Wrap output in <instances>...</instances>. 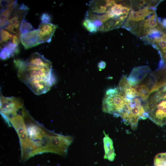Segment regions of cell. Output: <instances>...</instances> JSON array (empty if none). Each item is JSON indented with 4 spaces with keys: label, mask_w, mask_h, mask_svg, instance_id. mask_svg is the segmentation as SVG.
<instances>
[{
    "label": "cell",
    "mask_w": 166,
    "mask_h": 166,
    "mask_svg": "<svg viewBox=\"0 0 166 166\" xmlns=\"http://www.w3.org/2000/svg\"><path fill=\"white\" fill-rule=\"evenodd\" d=\"M12 56H13L9 48L6 46H4L3 48L2 49L0 52L1 59L5 60Z\"/></svg>",
    "instance_id": "d6986e66"
},
{
    "label": "cell",
    "mask_w": 166,
    "mask_h": 166,
    "mask_svg": "<svg viewBox=\"0 0 166 166\" xmlns=\"http://www.w3.org/2000/svg\"><path fill=\"white\" fill-rule=\"evenodd\" d=\"M29 10L28 7L24 4H18L10 16L9 20L10 23L19 29Z\"/></svg>",
    "instance_id": "30bf717a"
},
{
    "label": "cell",
    "mask_w": 166,
    "mask_h": 166,
    "mask_svg": "<svg viewBox=\"0 0 166 166\" xmlns=\"http://www.w3.org/2000/svg\"><path fill=\"white\" fill-rule=\"evenodd\" d=\"M51 16L47 13H44L41 15V20L42 22L44 23H50L51 21Z\"/></svg>",
    "instance_id": "603a6c76"
},
{
    "label": "cell",
    "mask_w": 166,
    "mask_h": 166,
    "mask_svg": "<svg viewBox=\"0 0 166 166\" xmlns=\"http://www.w3.org/2000/svg\"><path fill=\"white\" fill-rule=\"evenodd\" d=\"M123 94L118 87L108 90L102 101V110L115 116L122 117L128 111L131 100Z\"/></svg>",
    "instance_id": "5b68a950"
},
{
    "label": "cell",
    "mask_w": 166,
    "mask_h": 166,
    "mask_svg": "<svg viewBox=\"0 0 166 166\" xmlns=\"http://www.w3.org/2000/svg\"><path fill=\"white\" fill-rule=\"evenodd\" d=\"M25 61L35 65L52 68L51 62L43 55L37 52L32 53Z\"/></svg>",
    "instance_id": "7c38bea8"
},
{
    "label": "cell",
    "mask_w": 166,
    "mask_h": 166,
    "mask_svg": "<svg viewBox=\"0 0 166 166\" xmlns=\"http://www.w3.org/2000/svg\"><path fill=\"white\" fill-rule=\"evenodd\" d=\"M38 34V29H37L21 34V42L25 49L31 48L40 44Z\"/></svg>",
    "instance_id": "8fae6325"
},
{
    "label": "cell",
    "mask_w": 166,
    "mask_h": 166,
    "mask_svg": "<svg viewBox=\"0 0 166 166\" xmlns=\"http://www.w3.org/2000/svg\"><path fill=\"white\" fill-rule=\"evenodd\" d=\"M10 33L5 29H1L0 31V37H1V43L2 44L3 43H5L4 46L8 42L7 41L9 39V37Z\"/></svg>",
    "instance_id": "44dd1931"
},
{
    "label": "cell",
    "mask_w": 166,
    "mask_h": 166,
    "mask_svg": "<svg viewBox=\"0 0 166 166\" xmlns=\"http://www.w3.org/2000/svg\"><path fill=\"white\" fill-rule=\"evenodd\" d=\"M4 28L5 29L14 34L15 35L20 38L21 33L19 28L15 27L10 24H9Z\"/></svg>",
    "instance_id": "7402d4cb"
},
{
    "label": "cell",
    "mask_w": 166,
    "mask_h": 166,
    "mask_svg": "<svg viewBox=\"0 0 166 166\" xmlns=\"http://www.w3.org/2000/svg\"><path fill=\"white\" fill-rule=\"evenodd\" d=\"M57 26L53 24L41 22L38 29V39L40 43H49L51 40Z\"/></svg>",
    "instance_id": "9c48e42d"
},
{
    "label": "cell",
    "mask_w": 166,
    "mask_h": 166,
    "mask_svg": "<svg viewBox=\"0 0 166 166\" xmlns=\"http://www.w3.org/2000/svg\"><path fill=\"white\" fill-rule=\"evenodd\" d=\"M5 46H7L10 50L13 56H14L15 54H18L19 52L18 46L14 44L11 42H8Z\"/></svg>",
    "instance_id": "ffe728a7"
},
{
    "label": "cell",
    "mask_w": 166,
    "mask_h": 166,
    "mask_svg": "<svg viewBox=\"0 0 166 166\" xmlns=\"http://www.w3.org/2000/svg\"><path fill=\"white\" fill-rule=\"evenodd\" d=\"M151 72L148 66L143 65L133 68L127 77L130 85L132 87L141 83Z\"/></svg>",
    "instance_id": "ba28073f"
},
{
    "label": "cell",
    "mask_w": 166,
    "mask_h": 166,
    "mask_svg": "<svg viewBox=\"0 0 166 166\" xmlns=\"http://www.w3.org/2000/svg\"><path fill=\"white\" fill-rule=\"evenodd\" d=\"M17 2L16 0H0V12L4 11Z\"/></svg>",
    "instance_id": "e0dca14e"
},
{
    "label": "cell",
    "mask_w": 166,
    "mask_h": 166,
    "mask_svg": "<svg viewBox=\"0 0 166 166\" xmlns=\"http://www.w3.org/2000/svg\"><path fill=\"white\" fill-rule=\"evenodd\" d=\"M14 63L18 68V78L27 86L42 82L52 85L55 83L52 68L34 65L19 60H15Z\"/></svg>",
    "instance_id": "3957f363"
},
{
    "label": "cell",
    "mask_w": 166,
    "mask_h": 166,
    "mask_svg": "<svg viewBox=\"0 0 166 166\" xmlns=\"http://www.w3.org/2000/svg\"><path fill=\"white\" fill-rule=\"evenodd\" d=\"M83 25L87 30L91 33H96L98 30L93 22L89 20L85 19Z\"/></svg>",
    "instance_id": "ac0fdd59"
},
{
    "label": "cell",
    "mask_w": 166,
    "mask_h": 166,
    "mask_svg": "<svg viewBox=\"0 0 166 166\" xmlns=\"http://www.w3.org/2000/svg\"><path fill=\"white\" fill-rule=\"evenodd\" d=\"M131 5V1H90L85 19L92 22L98 30L109 31L122 27L128 17Z\"/></svg>",
    "instance_id": "6da1fadb"
},
{
    "label": "cell",
    "mask_w": 166,
    "mask_h": 166,
    "mask_svg": "<svg viewBox=\"0 0 166 166\" xmlns=\"http://www.w3.org/2000/svg\"><path fill=\"white\" fill-rule=\"evenodd\" d=\"M143 106L151 121L160 126L166 125V87L151 94Z\"/></svg>",
    "instance_id": "277c9868"
},
{
    "label": "cell",
    "mask_w": 166,
    "mask_h": 166,
    "mask_svg": "<svg viewBox=\"0 0 166 166\" xmlns=\"http://www.w3.org/2000/svg\"><path fill=\"white\" fill-rule=\"evenodd\" d=\"M49 152L64 156L67 154L68 148L72 143L73 138L53 132L49 135Z\"/></svg>",
    "instance_id": "8992f818"
},
{
    "label": "cell",
    "mask_w": 166,
    "mask_h": 166,
    "mask_svg": "<svg viewBox=\"0 0 166 166\" xmlns=\"http://www.w3.org/2000/svg\"><path fill=\"white\" fill-rule=\"evenodd\" d=\"M122 27L147 42L164 26L159 20L156 7L149 0L135 1Z\"/></svg>",
    "instance_id": "7a4b0ae2"
},
{
    "label": "cell",
    "mask_w": 166,
    "mask_h": 166,
    "mask_svg": "<svg viewBox=\"0 0 166 166\" xmlns=\"http://www.w3.org/2000/svg\"><path fill=\"white\" fill-rule=\"evenodd\" d=\"M105 63L104 61H101L99 63V67L100 68L101 67V68H104L105 67Z\"/></svg>",
    "instance_id": "d4e9b609"
},
{
    "label": "cell",
    "mask_w": 166,
    "mask_h": 166,
    "mask_svg": "<svg viewBox=\"0 0 166 166\" xmlns=\"http://www.w3.org/2000/svg\"><path fill=\"white\" fill-rule=\"evenodd\" d=\"M24 106L22 100L14 97H7L0 95V113L7 118L16 115L20 109Z\"/></svg>",
    "instance_id": "52a82bcc"
},
{
    "label": "cell",
    "mask_w": 166,
    "mask_h": 166,
    "mask_svg": "<svg viewBox=\"0 0 166 166\" xmlns=\"http://www.w3.org/2000/svg\"><path fill=\"white\" fill-rule=\"evenodd\" d=\"M103 132L105 136L103 139L105 152L104 158L112 161L114 160L116 156L113 142L104 131H103Z\"/></svg>",
    "instance_id": "4fadbf2b"
},
{
    "label": "cell",
    "mask_w": 166,
    "mask_h": 166,
    "mask_svg": "<svg viewBox=\"0 0 166 166\" xmlns=\"http://www.w3.org/2000/svg\"><path fill=\"white\" fill-rule=\"evenodd\" d=\"M18 4L17 2L12 6L1 13L0 17V28L2 29L10 24L9 20L14 9Z\"/></svg>",
    "instance_id": "5bb4252c"
},
{
    "label": "cell",
    "mask_w": 166,
    "mask_h": 166,
    "mask_svg": "<svg viewBox=\"0 0 166 166\" xmlns=\"http://www.w3.org/2000/svg\"><path fill=\"white\" fill-rule=\"evenodd\" d=\"M154 166H166V152L157 154L154 160Z\"/></svg>",
    "instance_id": "9a60e30c"
},
{
    "label": "cell",
    "mask_w": 166,
    "mask_h": 166,
    "mask_svg": "<svg viewBox=\"0 0 166 166\" xmlns=\"http://www.w3.org/2000/svg\"><path fill=\"white\" fill-rule=\"evenodd\" d=\"M14 35L10 33L9 37V39L10 40L12 39Z\"/></svg>",
    "instance_id": "484cf974"
},
{
    "label": "cell",
    "mask_w": 166,
    "mask_h": 166,
    "mask_svg": "<svg viewBox=\"0 0 166 166\" xmlns=\"http://www.w3.org/2000/svg\"><path fill=\"white\" fill-rule=\"evenodd\" d=\"M12 40L13 43L17 46L18 45L20 41H21L20 38L15 35H14Z\"/></svg>",
    "instance_id": "cb8c5ba5"
},
{
    "label": "cell",
    "mask_w": 166,
    "mask_h": 166,
    "mask_svg": "<svg viewBox=\"0 0 166 166\" xmlns=\"http://www.w3.org/2000/svg\"><path fill=\"white\" fill-rule=\"evenodd\" d=\"M34 28L29 22L24 21L21 23L19 28L21 34H23L32 31Z\"/></svg>",
    "instance_id": "2e32d148"
}]
</instances>
